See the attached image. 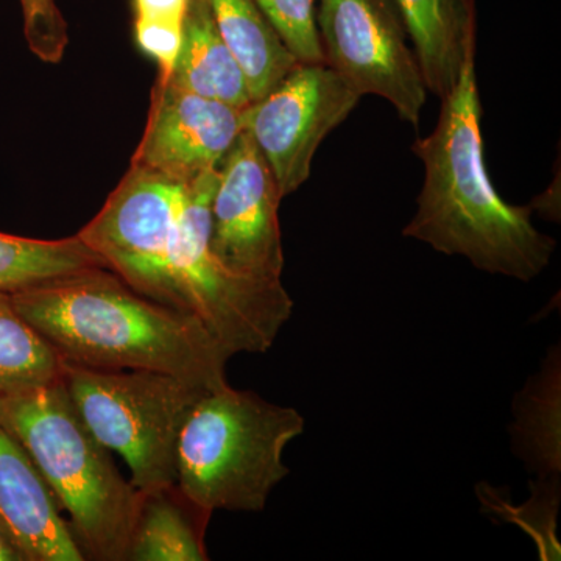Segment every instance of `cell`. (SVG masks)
<instances>
[{
    "mask_svg": "<svg viewBox=\"0 0 561 561\" xmlns=\"http://www.w3.org/2000/svg\"><path fill=\"white\" fill-rule=\"evenodd\" d=\"M476 49L468 50L459 81L442 99L434 131L413 142L424 183L402 234L438 253L465 257L479 271L529 283L548 267L557 241L531 224L534 206L502 201L491 183Z\"/></svg>",
    "mask_w": 561,
    "mask_h": 561,
    "instance_id": "obj_1",
    "label": "cell"
},
{
    "mask_svg": "<svg viewBox=\"0 0 561 561\" xmlns=\"http://www.w3.org/2000/svg\"><path fill=\"white\" fill-rule=\"evenodd\" d=\"M10 295L69 364L165 373L210 390L228 383L232 356L201 320L144 297L108 268L69 273Z\"/></svg>",
    "mask_w": 561,
    "mask_h": 561,
    "instance_id": "obj_2",
    "label": "cell"
},
{
    "mask_svg": "<svg viewBox=\"0 0 561 561\" xmlns=\"http://www.w3.org/2000/svg\"><path fill=\"white\" fill-rule=\"evenodd\" d=\"M0 423L24 446L68 512L84 556L124 561L140 507V493L122 478L106 449L88 430L57 381L0 397Z\"/></svg>",
    "mask_w": 561,
    "mask_h": 561,
    "instance_id": "obj_3",
    "label": "cell"
},
{
    "mask_svg": "<svg viewBox=\"0 0 561 561\" xmlns=\"http://www.w3.org/2000/svg\"><path fill=\"white\" fill-rule=\"evenodd\" d=\"M297 409L262 400L230 383L203 394L176 448V482L206 512H261L289 474L283 456L305 432Z\"/></svg>",
    "mask_w": 561,
    "mask_h": 561,
    "instance_id": "obj_4",
    "label": "cell"
},
{
    "mask_svg": "<svg viewBox=\"0 0 561 561\" xmlns=\"http://www.w3.org/2000/svg\"><path fill=\"white\" fill-rule=\"evenodd\" d=\"M219 169L184 187L165 257L171 308L205 324L231 356L267 353L294 312L280 279H256L228 271L210 253V202Z\"/></svg>",
    "mask_w": 561,
    "mask_h": 561,
    "instance_id": "obj_5",
    "label": "cell"
},
{
    "mask_svg": "<svg viewBox=\"0 0 561 561\" xmlns=\"http://www.w3.org/2000/svg\"><path fill=\"white\" fill-rule=\"evenodd\" d=\"M62 382L88 430L128 465L140 494L175 485L181 430L208 387L165 373L92 370L69 362Z\"/></svg>",
    "mask_w": 561,
    "mask_h": 561,
    "instance_id": "obj_6",
    "label": "cell"
},
{
    "mask_svg": "<svg viewBox=\"0 0 561 561\" xmlns=\"http://www.w3.org/2000/svg\"><path fill=\"white\" fill-rule=\"evenodd\" d=\"M324 65L360 95H378L419 127L427 88L393 0H317Z\"/></svg>",
    "mask_w": 561,
    "mask_h": 561,
    "instance_id": "obj_7",
    "label": "cell"
},
{
    "mask_svg": "<svg viewBox=\"0 0 561 561\" xmlns=\"http://www.w3.org/2000/svg\"><path fill=\"white\" fill-rule=\"evenodd\" d=\"M360 99L324 62H298L242 110V130L271 165L283 198L309 180L321 142L348 119Z\"/></svg>",
    "mask_w": 561,
    "mask_h": 561,
    "instance_id": "obj_8",
    "label": "cell"
},
{
    "mask_svg": "<svg viewBox=\"0 0 561 561\" xmlns=\"http://www.w3.org/2000/svg\"><path fill=\"white\" fill-rule=\"evenodd\" d=\"M186 184L130 162L77 236L133 290L171 308L165 257Z\"/></svg>",
    "mask_w": 561,
    "mask_h": 561,
    "instance_id": "obj_9",
    "label": "cell"
},
{
    "mask_svg": "<svg viewBox=\"0 0 561 561\" xmlns=\"http://www.w3.org/2000/svg\"><path fill=\"white\" fill-rule=\"evenodd\" d=\"M280 201L271 165L242 130L219 165L210 202L209 249L224 267L249 278L280 279Z\"/></svg>",
    "mask_w": 561,
    "mask_h": 561,
    "instance_id": "obj_10",
    "label": "cell"
},
{
    "mask_svg": "<svg viewBox=\"0 0 561 561\" xmlns=\"http://www.w3.org/2000/svg\"><path fill=\"white\" fill-rule=\"evenodd\" d=\"M242 110L157 79L146 130L131 162L191 183L219 169L242 133Z\"/></svg>",
    "mask_w": 561,
    "mask_h": 561,
    "instance_id": "obj_11",
    "label": "cell"
},
{
    "mask_svg": "<svg viewBox=\"0 0 561 561\" xmlns=\"http://www.w3.org/2000/svg\"><path fill=\"white\" fill-rule=\"evenodd\" d=\"M24 446L0 423V530L22 561H83L69 522Z\"/></svg>",
    "mask_w": 561,
    "mask_h": 561,
    "instance_id": "obj_12",
    "label": "cell"
},
{
    "mask_svg": "<svg viewBox=\"0 0 561 561\" xmlns=\"http://www.w3.org/2000/svg\"><path fill=\"white\" fill-rule=\"evenodd\" d=\"M419 58L427 92L446 98L478 46L476 0H393Z\"/></svg>",
    "mask_w": 561,
    "mask_h": 561,
    "instance_id": "obj_13",
    "label": "cell"
},
{
    "mask_svg": "<svg viewBox=\"0 0 561 561\" xmlns=\"http://www.w3.org/2000/svg\"><path fill=\"white\" fill-rule=\"evenodd\" d=\"M158 79L238 108L251 102L245 73L217 28L206 0L187 2L179 57L171 72Z\"/></svg>",
    "mask_w": 561,
    "mask_h": 561,
    "instance_id": "obj_14",
    "label": "cell"
},
{
    "mask_svg": "<svg viewBox=\"0 0 561 561\" xmlns=\"http://www.w3.org/2000/svg\"><path fill=\"white\" fill-rule=\"evenodd\" d=\"M210 515L187 500L176 485L140 494L127 560H208L205 531Z\"/></svg>",
    "mask_w": 561,
    "mask_h": 561,
    "instance_id": "obj_15",
    "label": "cell"
},
{
    "mask_svg": "<svg viewBox=\"0 0 561 561\" xmlns=\"http://www.w3.org/2000/svg\"><path fill=\"white\" fill-rule=\"evenodd\" d=\"M553 346L541 370L516 394L513 449L537 478H560L561 364Z\"/></svg>",
    "mask_w": 561,
    "mask_h": 561,
    "instance_id": "obj_16",
    "label": "cell"
},
{
    "mask_svg": "<svg viewBox=\"0 0 561 561\" xmlns=\"http://www.w3.org/2000/svg\"><path fill=\"white\" fill-rule=\"evenodd\" d=\"M219 28L245 73L251 102L267 94L298 61L262 13L256 0H206Z\"/></svg>",
    "mask_w": 561,
    "mask_h": 561,
    "instance_id": "obj_17",
    "label": "cell"
},
{
    "mask_svg": "<svg viewBox=\"0 0 561 561\" xmlns=\"http://www.w3.org/2000/svg\"><path fill=\"white\" fill-rule=\"evenodd\" d=\"M65 360L0 291V397L49 386L62 379Z\"/></svg>",
    "mask_w": 561,
    "mask_h": 561,
    "instance_id": "obj_18",
    "label": "cell"
},
{
    "mask_svg": "<svg viewBox=\"0 0 561 561\" xmlns=\"http://www.w3.org/2000/svg\"><path fill=\"white\" fill-rule=\"evenodd\" d=\"M94 267L105 264L77 234L39 241L0 232V291L5 294Z\"/></svg>",
    "mask_w": 561,
    "mask_h": 561,
    "instance_id": "obj_19",
    "label": "cell"
},
{
    "mask_svg": "<svg viewBox=\"0 0 561 561\" xmlns=\"http://www.w3.org/2000/svg\"><path fill=\"white\" fill-rule=\"evenodd\" d=\"M531 496L519 507L505 501L504 494L479 483L478 497L483 511L500 516L502 522L516 524L537 545L541 560H560L561 546L557 538V513L560 505V478H537L530 482Z\"/></svg>",
    "mask_w": 561,
    "mask_h": 561,
    "instance_id": "obj_20",
    "label": "cell"
},
{
    "mask_svg": "<svg viewBox=\"0 0 561 561\" xmlns=\"http://www.w3.org/2000/svg\"><path fill=\"white\" fill-rule=\"evenodd\" d=\"M298 62H324L316 27L317 0H256Z\"/></svg>",
    "mask_w": 561,
    "mask_h": 561,
    "instance_id": "obj_21",
    "label": "cell"
},
{
    "mask_svg": "<svg viewBox=\"0 0 561 561\" xmlns=\"http://www.w3.org/2000/svg\"><path fill=\"white\" fill-rule=\"evenodd\" d=\"M22 31L33 57L60 65L69 47V24L57 0H20Z\"/></svg>",
    "mask_w": 561,
    "mask_h": 561,
    "instance_id": "obj_22",
    "label": "cell"
},
{
    "mask_svg": "<svg viewBox=\"0 0 561 561\" xmlns=\"http://www.w3.org/2000/svg\"><path fill=\"white\" fill-rule=\"evenodd\" d=\"M133 39L140 54L158 66V77H165L179 57L183 25L133 20Z\"/></svg>",
    "mask_w": 561,
    "mask_h": 561,
    "instance_id": "obj_23",
    "label": "cell"
},
{
    "mask_svg": "<svg viewBox=\"0 0 561 561\" xmlns=\"http://www.w3.org/2000/svg\"><path fill=\"white\" fill-rule=\"evenodd\" d=\"M190 0H130L133 20L183 25Z\"/></svg>",
    "mask_w": 561,
    "mask_h": 561,
    "instance_id": "obj_24",
    "label": "cell"
},
{
    "mask_svg": "<svg viewBox=\"0 0 561 561\" xmlns=\"http://www.w3.org/2000/svg\"><path fill=\"white\" fill-rule=\"evenodd\" d=\"M0 561H22L20 552L14 549L2 530H0Z\"/></svg>",
    "mask_w": 561,
    "mask_h": 561,
    "instance_id": "obj_25",
    "label": "cell"
}]
</instances>
